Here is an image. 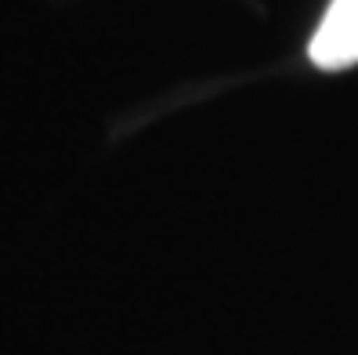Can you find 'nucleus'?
<instances>
[{
	"label": "nucleus",
	"mask_w": 358,
	"mask_h": 355,
	"mask_svg": "<svg viewBox=\"0 0 358 355\" xmlns=\"http://www.w3.org/2000/svg\"><path fill=\"white\" fill-rule=\"evenodd\" d=\"M308 55L319 69H348L358 62V0H333L315 29Z\"/></svg>",
	"instance_id": "nucleus-1"
}]
</instances>
